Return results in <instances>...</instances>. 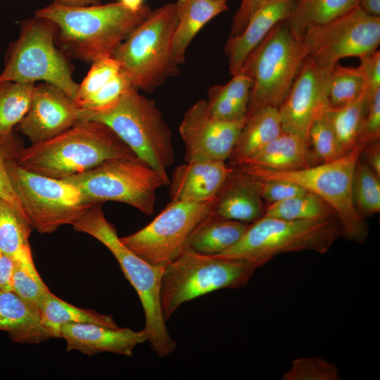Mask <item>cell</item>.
<instances>
[{"label":"cell","mask_w":380,"mask_h":380,"mask_svg":"<svg viewBox=\"0 0 380 380\" xmlns=\"http://www.w3.org/2000/svg\"><path fill=\"white\" fill-rule=\"evenodd\" d=\"M215 202L216 196L172 201L148 224L120 241L149 264L165 266L184 250L191 233L214 212Z\"/></svg>","instance_id":"obj_13"},{"label":"cell","mask_w":380,"mask_h":380,"mask_svg":"<svg viewBox=\"0 0 380 380\" xmlns=\"http://www.w3.org/2000/svg\"><path fill=\"white\" fill-rule=\"evenodd\" d=\"M380 177L365 163L357 160L353 172L351 193L354 205L365 217L380 211Z\"/></svg>","instance_id":"obj_35"},{"label":"cell","mask_w":380,"mask_h":380,"mask_svg":"<svg viewBox=\"0 0 380 380\" xmlns=\"http://www.w3.org/2000/svg\"><path fill=\"white\" fill-rule=\"evenodd\" d=\"M331 71L307 56L279 108L283 132L298 136L309 144L311 125L329 108Z\"/></svg>","instance_id":"obj_16"},{"label":"cell","mask_w":380,"mask_h":380,"mask_svg":"<svg viewBox=\"0 0 380 380\" xmlns=\"http://www.w3.org/2000/svg\"><path fill=\"white\" fill-rule=\"evenodd\" d=\"M318 162L306 141L298 136L282 132L239 165L274 171H292L315 165L319 164Z\"/></svg>","instance_id":"obj_22"},{"label":"cell","mask_w":380,"mask_h":380,"mask_svg":"<svg viewBox=\"0 0 380 380\" xmlns=\"http://www.w3.org/2000/svg\"><path fill=\"white\" fill-rule=\"evenodd\" d=\"M75 231L91 235L112 253L143 307V329L151 349L160 357L168 356L177 348L160 306V282L165 266H156L144 260L120 241L115 227L104 215L101 203L92 205L73 224Z\"/></svg>","instance_id":"obj_3"},{"label":"cell","mask_w":380,"mask_h":380,"mask_svg":"<svg viewBox=\"0 0 380 380\" xmlns=\"http://www.w3.org/2000/svg\"><path fill=\"white\" fill-rule=\"evenodd\" d=\"M177 25L172 37L176 61L183 64L186 50L198 32L213 18L228 9L227 1L177 0Z\"/></svg>","instance_id":"obj_24"},{"label":"cell","mask_w":380,"mask_h":380,"mask_svg":"<svg viewBox=\"0 0 380 380\" xmlns=\"http://www.w3.org/2000/svg\"><path fill=\"white\" fill-rule=\"evenodd\" d=\"M12 291L37 310L51 292L40 277L32 257L14 260Z\"/></svg>","instance_id":"obj_36"},{"label":"cell","mask_w":380,"mask_h":380,"mask_svg":"<svg viewBox=\"0 0 380 380\" xmlns=\"http://www.w3.org/2000/svg\"><path fill=\"white\" fill-rule=\"evenodd\" d=\"M119 1L132 10H137L144 4V0H119Z\"/></svg>","instance_id":"obj_50"},{"label":"cell","mask_w":380,"mask_h":380,"mask_svg":"<svg viewBox=\"0 0 380 380\" xmlns=\"http://www.w3.org/2000/svg\"><path fill=\"white\" fill-rule=\"evenodd\" d=\"M80 119V108L62 89L47 82L34 86L30 108L16 129L32 144L53 138Z\"/></svg>","instance_id":"obj_17"},{"label":"cell","mask_w":380,"mask_h":380,"mask_svg":"<svg viewBox=\"0 0 380 380\" xmlns=\"http://www.w3.org/2000/svg\"><path fill=\"white\" fill-rule=\"evenodd\" d=\"M144 4L132 10L120 1L105 5L67 6L56 3L39 9L35 16L52 21L63 51L93 63L113 57L118 46L151 13Z\"/></svg>","instance_id":"obj_1"},{"label":"cell","mask_w":380,"mask_h":380,"mask_svg":"<svg viewBox=\"0 0 380 380\" xmlns=\"http://www.w3.org/2000/svg\"><path fill=\"white\" fill-rule=\"evenodd\" d=\"M341 236L336 218L289 220L262 215L248 224L234 245L214 255L243 260L256 270L283 253L312 251L324 254Z\"/></svg>","instance_id":"obj_6"},{"label":"cell","mask_w":380,"mask_h":380,"mask_svg":"<svg viewBox=\"0 0 380 380\" xmlns=\"http://www.w3.org/2000/svg\"><path fill=\"white\" fill-rule=\"evenodd\" d=\"M370 96L367 93L344 106L329 107L323 114L330 122L344 155L357 146Z\"/></svg>","instance_id":"obj_31"},{"label":"cell","mask_w":380,"mask_h":380,"mask_svg":"<svg viewBox=\"0 0 380 380\" xmlns=\"http://www.w3.org/2000/svg\"><path fill=\"white\" fill-rule=\"evenodd\" d=\"M38 312L41 322L51 338H61V327L68 323H90L113 328L119 327L111 315L75 307L51 292L39 305Z\"/></svg>","instance_id":"obj_27"},{"label":"cell","mask_w":380,"mask_h":380,"mask_svg":"<svg viewBox=\"0 0 380 380\" xmlns=\"http://www.w3.org/2000/svg\"><path fill=\"white\" fill-rule=\"evenodd\" d=\"M63 180L74 185L88 203H124L146 215L154 213L158 189L170 184V179L137 156L108 159Z\"/></svg>","instance_id":"obj_10"},{"label":"cell","mask_w":380,"mask_h":380,"mask_svg":"<svg viewBox=\"0 0 380 380\" xmlns=\"http://www.w3.org/2000/svg\"><path fill=\"white\" fill-rule=\"evenodd\" d=\"M308 56L332 70L343 58L362 57L380 43V17L359 6L326 23L307 28L300 37Z\"/></svg>","instance_id":"obj_14"},{"label":"cell","mask_w":380,"mask_h":380,"mask_svg":"<svg viewBox=\"0 0 380 380\" xmlns=\"http://www.w3.org/2000/svg\"><path fill=\"white\" fill-rule=\"evenodd\" d=\"M215 1H227V0H215Z\"/></svg>","instance_id":"obj_51"},{"label":"cell","mask_w":380,"mask_h":380,"mask_svg":"<svg viewBox=\"0 0 380 380\" xmlns=\"http://www.w3.org/2000/svg\"><path fill=\"white\" fill-rule=\"evenodd\" d=\"M177 20L175 3L152 10L116 49L113 57L132 87L151 93L179 75L172 50Z\"/></svg>","instance_id":"obj_5"},{"label":"cell","mask_w":380,"mask_h":380,"mask_svg":"<svg viewBox=\"0 0 380 380\" xmlns=\"http://www.w3.org/2000/svg\"><path fill=\"white\" fill-rule=\"evenodd\" d=\"M26 216L0 198V249L13 260L32 257Z\"/></svg>","instance_id":"obj_30"},{"label":"cell","mask_w":380,"mask_h":380,"mask_svg":"<svg viewBox=\"0 0 380 380\" xmlns=\"http://www.w3.org/2000/svg\"><path fill=\"white\" fill-rule=\"evenodd\" d=\"M253 80L239 71L224 84L210 87L208 91V106L215 117L236 120L246 117Z\"/></svg>","instance_id":"obj_28"},{"label":"cell","mask_w":380,"mask_h":380,"mask_svg":"<svg viewBox=\"0 0 380 380\" xmlns=\"http://www.w3.org/2000/svg\"><path fill=\"white\" fill-rule=\"evenodd\" d=\"M80 120L106 125L150 167L169 179L175 160L172 132L156 102L131 87L111 107L101 111L80 109Z\"/></svg>","instance_id":"obj_4"},{"label":"cell","mask_w":380,"mask_h":380,"mask_svg":"<svg viewBox=\"0 0 380 380\" xmlns=\"http://www.w3.org/2000/svg\"><path fill=\"white\" fill-rule=\"evenodd\" d=\"M0 331L17 343H39L51 338L37 310L13 291L0 290Z\"/></svg>","instance_id":"obj_23"},{"label":"cell","mask_w":380,"mask_h":380,"mask_svg":"<svg viewBox=\"0 0 380 380\" xmlns=\"http://www.w3.org/2000/svg\"><path fill=\"white\" fill-rule=\"evenodd\" d=\"M283 132L279 109L267 106L246 115L229 157L232 166H236L259 152Z\"/></svg>","instance_id":"obj_25"},{"label":"cell","mask_w":380,"mask_h":380,"mask_svg":"<svg viewBox=\"0 0 380 380\" xmlns=\"http://www.w3.org/2000/svg\"><path fill=\"white\" fill-rule=\"evenodd\" d=\"M357 66L366 80L368 94L372 96L380 89V51H375L360 58Z\"/></svg>","instance_id":"obj_44"},{"label":"cell","mask_w":380,"mask_h":380,"mask_svg":"<svg viewBox=\"0 0 380 380\" xmlns=\"http://www.w3.org/2000/svg\"><path fill=\"white\" fill-rule=\"evenodd\" d=\"M14 260L0 249V290L12 291Z\"/></svg>","instance_id":"obj_46"},{"label":"cell","mask_w":380,"mask_h":380,"mask_svg":"<svg viewBox=\"0 0 380 380\" xmlns=\"http://www.w3.org/2000/svg\"><path fill=\"white\" fill-rule=\"evenodd\" d=\"M308 140L312 151L321 163L331 162L344 156L337 137L324 115L311 125Z\"/></svg>","instance_id":"obj_37"},{"label":"cell","mask_w":380,"mask_h":380,"mask_svg":"<svg viewBox=\"0 0 380 380\" xmlns=\"http://www.w3.org/2000/svg\"><path fill=\"white\" fill-rule=\"evenodd\" d=\"M232 169L225 161L186 162L172 174L171 200L201 201L216 196Z\"/></svg>","instance_id":"obj_20"},{"label":"cell","mask_w":380,"mask_h":380,"mask_svg":"<svg viewBox=\"0 0 380 380\" xmlns=\"http://www.w3.org/2000/svg\"><path fill=\"white\" fill-rule=\"evenodd\" d=\"M11 148L5 165L11 184L32 227L51 234L64 224H73L92 205L72 184L30 172L20 166Z\"/></svg>","instance_id":"obj_12"},{"label":"cell","mask_w":380,"mask_h":380,"mask_svg":"<svg viewBox=\"0 0 380 380\" xmlns=\"http://www.w3.org/2000/svg\"><path fill=\"white\" fill-rule=\"evenodd\" d=\"M271 0H241L235 13L230 30L229 36L240 34L246 26L253 13Z\"/></svg>","instance_id":"obj_45"},{"label":"cell","mask_w":380,"mask_h":380,"mask_svg":"<svg viewBox=\"0 0 380 380\" xmlns=\"http://www.w3.org/2000/svg\"><path fill=\"white\" fill-rule=\"evenodd\" d=\"M362 150V146L357 145L351 151L335 160L292 171L237 166L260 179L290 182L319 196L334 210L342 236L362 243L367 238L369 229L365 218L354 205L351 193L353 172Z\"/></svg>","instance_id":"obj_8"},{"label":"cell","mask_w":380,"mask_h":380,"mask_svg":"<svg viewBox=\"0 0 380 380\" xmlns=\"http://www.w3.org/2000/svg\"><path fill=\"white\" fill-rule=\"evenodd\" d=\"M380 138V89H377L369 99L368 106L357 138V145L364 146Z\"/></svg>","instance_id":"obj_41"},{"label":"cell","mask_w":380,"mask_h":380,"mask_svg":"<svg viewBox=\"0 0 380 380\" xmlns=\"http://www.w3.org/2000/svg\"><path fill=\"white\" fill-rule=\"evenodd\" d=\"M61 338L65 341L67 351L77 350L89 356L104 352L132 356L137 345L147 341L144 329L134 331L90 323L63 325Z\"/></svg>","instance_id":"obj_18"},{"label":"cell","mask_w":380,"mask_h":380,"mask_svg":"<svg viewBox=\"0 0 380 380\" xmlns=\"http://www.w3.org/2000/svg\"><path fill=\"white\" fill-rule=\"evenodd\" d=\"M367 93V84L358 67H345L338 63L334 66L328 87L330 108L348 105Z\"/></svg>","instance_id":"obj_34"},{"label":"cell","mask_w":380,"mask_h":380,"mask_svg":"<svg viewBox=\"0 0 380 380\" xmlns=\"http://www.w3.org/2000/svg\"><path fill=\"white\" fill-rule=\"evenodd\" d=\"M118 61L113 58H105L92 63L87 76L79 84L75 101L77 105L84 101L120 72Z\"/></svg>","instance_id":"obj_39"},{"label":"cell","mask_w":380,"mask_h":380,"mask_svg":"<svg viewBox=\"0 0 380 380\" xmlns=\"http://www.w3.org/2000/svg\"><path fill=\"white\" fill-rule=\"evenodd\" d=\"M248 224L213 212L191 233L184 249L208 255L220 254L241 238Z\"/></svg>","instance_id":"obj_26"},{"label":"cell","mask_w":380,"mask_h":380,"mask_svg":"<svg viewBox=\"0 0 380 380\" xmlns=\"http://www.w3.org/2000/svg\"><path fill=\"white\" fill-rule=\"evenodd\" d=\"M337 366L320 357H299L292 361L282 380H339Z\"/></svg>","instance_id":"obj_38"},{"label":"cell","mask_w":380,"mask_h":380,"mask_svg":"<svg viewBox=\"0 0 380 380\" xmlns=\"http://www.w3.org/2000/svg\"><path fill=\"white\" fill-rule=\"evenodd\" d=\"M16 141L13 135L8 138H0V198L25 215L20 201L11 184L5 165L9 151Z\"/></svg>","instance_id":"obj_43"},{"label":"cell","mask_w":380,"mask_h":380,"mask_svg":"<svg viewBox=\"0 0 380 380\" xmlns=\"http://www.w3.org/2000/svg\"><path fill=\"white\" fill-rule=\"evenodd\" d=\"M246 118L236 120L218 118L210 111L206 100L197 101L186 111L179 126L185 146V161L229 159Z\"/></svg>","instance_id":"obj_15"},{"label":"cell","mask_w":380,"mask_h":380,"mask_svg":"<svg viewBox=\"0 0 380 380\" xmlns=\"http://www.w3.org/2000/svg\"><path fill=\"white\" fill-rule=\"evenodd\" d=\"M295 0H271L257 10L243 30L229 36L224 45L231 75L239 72L249 53L270 30L288 17Z\"/></svg>","instance_id":"obj_21"},{"label":"cell","mask_w":380,"mask_h":380,"mask_svg":"<svg viewBox=\"0 0 380 380\" xmlns=\"http://www.w3.org/2000/svg\"><path fill=\"white\" fill-rule=\"evenodd\" d=\"M13 156L20 166L30 172L64 179L108 159L137 156L106 125L80 120L68 130L45 141L27 148L18 144Z\"/></svg>","instance_id":"obj_2"},{"label":"cell","mask_w":380,"mask_h":380,"mask_svg":"<svg viewBox=\"0 0 380 380\" xmlns=\"http://www.w3.org/2000/svg\"><path fill=\"white\" fill-rule=\"evenodd\" d=\"M362 154L365 157V163L380 177V145L379 141L362 146Z\"/></svg>","instance_id":"obj_47"},{"label":"cell","mask_w":380,"mask_h":380,"mask_svg":"<svg viewBox=\"0 0 380 380\" xmlns=\"http://www.w3.org/2000/svg\"><path fill=\"white\" fill-rule=\"evenodd\" d=\"M255 272L243 260L184 249L163 270L159 296L163 319L167 322L186 302L215 291L246 286Z\"/></svg>","instance_id":"obj_7"},{"label":"cell","mask_w":380,"mask_h":380,"mask_svg":"<svg viewBox=\"0 0 380 380\" xmlns=\"http://www.w3.org/2000/svg\"><path fill=\"white\" fill-rule=\"evenodd\" d=\"M132 85L120 72L90 97L77 105L88 111H101L113 106Z\"/></svg>","instance_id":"obj_40"},{"label":"cell","mask_w":380,"mask_h":380,"mask_svg":"<svg viewBox=\"0 0 380 380\" xmlns=\"http://www.w3.org/2000/svg\"><path fill=\"white\" fill-rule=\"evenodd\" d=\"M259 179L233 166L216 195L214 213L224 218L249 224L264 215Z\"/></svg>","instance_id":"obj_19"},{"label":"cell","mask_w":380,"mask_h":380,"mask_svg":"<svg viewBox=\"0 0 380 380\" xmlns=\"http://www.w3.org/2000/svg\"><path fill=\"white\" fill-rule=\"evenodd\" d=\"M258 179L261 198L270 204L279 203L308 192L303 187L290 182L279 179Z\"/></svg>","instance_id":"obj_42"},{"label":"cell","mask_w":380,"mask_h":380,"mask_svg":"<svg viewBox=\"0 0 380 380\" xmlns=\"http://www.w3.org/2000/svg\"><path fill=\"white\" fill-rule=\"evenodd\" d=\"M358 6L366 13L380 17V0H360Z\"/></svg>","instance_id":"obj_48"},{"label":"cell","mask_w":380,"mask_h":380,"mask_svg":"<svg viewBox=\"0 0 380 380\" xmlns=\"http://www.w3.org/2000/svg\"><path fill=\"white\" fill-rule=\"evenodd\" d=\"M55 2L67 6H86L99 4V0H55Z\"/></svg>","instance_id":"obj_49"},{"label":"cell","mask_w":380,"mask_h":380,"mask_svg":"<svg viewBox=\"0 0 380 380\" xmlns=\"http://www.w3.org/2000/svg\"><path fill=\"white\" fill-rule=\"evenodd\" d=\"M56 25L35 16L21 27L18 39L11 46L0 80L34 83L42 80L62 89L75 99L79 88L65 55L55 45Z\"/></svg>","instance_id":"obj_11"},{"label":"cell","mask_w":380,"mask_h":380,"mask_svg":"<svg viewBox=\"0 0 380 380\" xmlns=\"http://www.w3.org/2000/svg\"><path fill=\"white\" fill-rule=\"evenodd\" d=\"M307 56L302 42L292 34L286 21L277 24L239 70L253 80L246 115L267 106L279 109Z\"/></svg>","instance_id":"obj_9"},{"label":"cell","mask_w":380,"mask_h":380,"mask_svg":"<svg viewBox=\"0 0 380 380\" xmlns=\"http://www.w3.org/2000/svg\"><path fill=\"white\" fill-rule=\"evenodd\" d=\"M34 83L0 80V138L13 136V129L27 113Z\"/></svg>","instance_id":"obj_32"},{"label":"cell","mask_w":380,"mask_h":380,"mask_svg":"<svg viewBox=\"0 0 380 380\" xmlns=\"http://www.w3.org/2000/svg\"><path fill=\"white\" fill-rule=\"evenodd\" d=\"M360 0H295L285 20L300 40L308 27L329 21L357 6Z\"/></svg>","instance_id":"obj_29"},{"label":"cell","mask_w":380,"mask_h":380,"mask_svg":"<svg viewBox=\"0 0 380 380\" xmlns=\"http://www.w3.org/2000/svg\"><path fill=\"white\" fill-rule=\"evenodd\" d=\"M263 215L289 220L336 218L332 208L322 198L310 191L270 204Z\"/></svg>","instance_id":"obj_33"}]
</instances>
